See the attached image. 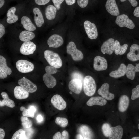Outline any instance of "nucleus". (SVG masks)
I'll use <instances>...</instances> for the list:
<instances>
[{
  "label": "nucleus",
  "mask_w": 139,
  "mask_h": 139,
  "mask_svg": "<svg viewBox=\"0 0 139 139\" xmlns=\"http://www.w3.org/2000/svg\"><path fill=\"white\" fill-rule=\"evenodd\" d=\"M45 70L46 73L43 76L44 82L47 87L52 88L56 85V81L51 75L57 72V68L51 66H48L46 67Z\"/></svg>",
  "instance_id": "obj_1"
},
{
  "label": "nucleus",
  "mask_w": 139,
  "mask_h": 139,
  "mask_svg": "<svg viewBox=\"0 0 139 139\" xmlns=\"http://www.w3.org/2000/svg\"><path fill=\"white\" fill-rule=\"evenodd\" d=\"M44 54V58L51 66L57 68L62 67V61L58 54L49 50H45Z\"/></svg>",
  "instance_id": "obj_2"
},
{
  "label": "nucleus",
  "mask_w": 139,
  "mask_h": 139,
  "mask_svg": "<svg viewBox=\"0 0 139 139\" xmlns=\"http://www.w3.org/2000/svg\"><path fill=\"white\" fill-rule=\"evenodd\" d=\"M83 89L85 94L88 96H92L95 94L96 85L94 79L91 76H86L83 79Z\"/></svg>",
  "instance_id": "obj_3"
},
{
  "label": "nucleus",
  "mask_w": 139,
  "mask_h": 139,
  "mask_svg": "<svg viewBox=\"0 0 139 139\" xmlns=\"http://www.w3.org/2000/svg\"><path fill=\"white\" fill-rule=\"evenodd\" d=\"M66 51L71 55L74 61H80L83 58V54L77 49L75 44L73 42L71 41L68 44L66 47Z\"/></svg>",
  "instance_id": "obj_4"
},
{
  "label": "nucleus",
  "mask_w": 139,
  "mask_h": 139,
  "mask_svg": "<svg viewBox=\"0 0 139 139\" xmlns=\"http://www.w3.org/2000/svg\"><path fill=\"white\" fill-rule=\"evenodd\" d=\"M116 24L121 27H126L130 29H134L135 25L128 16L125 14L118 16L115 21Z\"/></svg>",
  "instance_id": "obj_5"
},
{
  "label": "nucleus",
  "mask_w": 139,
  "mask_h": 139,
  "mask_svg": "<svg viewBox=\"0 0 139 139\" xmlns=\"http://www.w3.org/2000/svg\"><path fill=\"white\" fill-rule=\"evenodd\" d=\"M16 66L19 72L23 73L31 72L34 68V65L32 63L23 60L18 61L16 63Z\"/></svg>",
  "instance_id": "obj_6"
},
{
  "label": "nucleus",
  "mask_w": 139,
  "mask_h": 139,
  "mask_svg": "<svg viewBox=\"0 0 139 139\" xmlns=\"http://www.w3.org/2000/svg\"><path fill=\"white\" fill-rule=\"evenodd\" d=\"M84 25L88 38L92 40L96 39L98 37V33L95 24L86 20L84 22Z\"/></svg>",
  "instance_id": "obj_7"
},
{
  "label": "nucleus",
  "mask_w": 139,
  "mask_h": 139,
  "mask_svg": "<svg viewBox=\"0 0 139 139\" xmlns=\"http://www.w3.org/2000/svg\"><path fill=\"white\" fill-rule=\"evenodd\" d=\"M18 83L20 86L25 89L29 93H34L37 90L36 85L25 77L20 79L18 81Z\"/></svg>",
  "instance_id": "obj_8"
},
{
  "label": "nucleus",
  "mask_w": 139,
  "mask_h": 139,
  "mask_svg": "<svg viewBox=\"0 0 139 139\" xmlns=\"http://www.w3.org/2000/svg\"><path fill=\"white\" fill-rule=\"evenodd\" d=\"M107 60L104 57L97 56L94 59L93 67L95 70L98 71H103L107 68Z\"/></svg>",
  "instance_id": "obj_9"
},
{
  "label": "nucleus",
  "mask_w": 139,
  "mask_h": 139,
  "mask_svg": "<svg viewBox=\"0 0 139 139\" xmlns=\"http://www.w3.org/2000/svg\"><path fill=\"white\" fill-rule=\"evenodd\" d=\"M36 49V45L33 42L29 41L24 42L22 45L20 51L23 55H28L33 54Z\"/></svg>",
  "instance_id": "obj_10"
},
{
  "label": "nucleus",
  "mask_w": 139,
  "mask_h": 139,
  "mask_svg": "<svg viewBox=\"0 0 139 139\" xmlns=\"http://www.w3.org/2000/svg\"><path fill=\"white\" fill-rule=\"evenodd\" d=\"M51 101L55 108L60 110H64L66 107V103L65 101L61 96L58 94L53 96Z\"/></svg>",
  "instance_id": "obj_11"
},
{
  "label": "nucleus",
  "mask_w": 139,
  "mask_h": 139,
  "mask_svg": "<svg viewBox=\"0 0 139 139\" xmlns=\"http://www.w3.org/2000/svg\"><path fill=\"white\" fill-rule=\"evenodd\" d=\"M109 85L108 84H103L98 90V93L102 97L108 100L113 99L115 97L114 94L109 92Z\"/></svg>",
  "instance_id": "obj_12"
},
{
  "label": "nucleus",
  "mask_w": 139,
  "mask_h": 139,
  "mask_svg": "<svg viewBox=\"0 0 139 139\" xmlns=\"http://www.w3.org/2000/svg\"><path fill=\"white\" fill-rule=\"evenodd\" d=\"M105 7L107 11L112 15L117 16L120 14L115 0H107Z\"/></svg>",
  "instance_id": "obj_13"
},
{
  "label": "nucleus",
  "mask_w": 139,
  "mask_h": 139,
  "mask_svg": "<svg viewBox=\"0 0 139 139\" xmlns=\"http://www.w3.org/2000/svg\"><path fill=\"white\" fill-rule=\"evenodd\" d=\"M115 40L112 38H110L104 42L102 45L101 50L103 54L111 55L114 51Z\"/></svg>",
  "instance_id": "obj_14"
},
{
  "label": "nucleus",
  "mask_w": 139,
  "mask_h": 139,
  "mask_svg": "<svg viewBox=\"0 0 139 139\" xmlns=\"http://www.w3.org/2000/svg\"><path fill=\"white\" fill-rule=\"evenodd\" d=\"M127 58L132 61H136L139 60V45L134 44L131 45L130 51L127 55Z\"/></svg>",
  "instance_id": "obj_15"
},
{
  "label": "nucleus",
  "mask_w": 139,
  "mask_h": 139,
  "mask_svg": "<svg viewBox=\"0 0 139 139\" xmlns=\"http://www.w3.org/2000/svg\"><path fill=\"white\" fill-rule=\"evenodd\" d=\"M68 87L70 90L76 94H79L82 88V81L77 79H73L70 82Z\"/></svg>",
  "instance_id": "obj_16"
},
{
  "label": "nucleus",
  "mask_w": 139,
  "mask_h": 139,
  "mask_svg": "<svg viewBox=\"0 0 139 139\" xmlns=\"http://www.w3.org/2000/svg\"><path fill=\"white\" fill-rule=\"evenodd\" d=\"M63 40L60 36L54 34L51 36L47 40V44L50 47L57 48L63 43Z\"/></svg>",
  "instance_id": "obj_17"
},
{
  "label": "nucleus",
  "mask_w": 139,
  "mask_h": 139,
  "mask_svg": "<svg viewBox=\"0 0 139 139\" xmlns=\"http://www.w3.org/2000/svg\"><path fill=\"white\" fill-rule=\"evenodd\" d=\"M123 133V129L120 125L117 126L110 128L109 136V139H121Z\"/></svg>",
  "instance_id": "obj_18"
},
{
  "label": "nucleus",
  "mask_w": 139,
  "mask_h": 139,
  "mask_svg": "<svg viewBox=\"0 0 139 139\" xmlns=\"http://www.w3.org/2000/svg\"><path fill=\"white\" fill-rule=\"evenodd\" d=\"M29 93L20 86H16L14 90V96L18 99H23L27 98L29 95Z\"/></svg>",
  "instance_id": "obj_19"
},
{
  "label": "nucleus",
  "mask_w": 139,
  "mask_h": 139,
  "mask_svg": "<svg viewBox=\"0 0 139 139\" xmlns=\"http://www.w3.org/2000/svg\"><path fill=\"white\" fill-rule=\"evenodd\" d=\"M126 66L124 64L121 63L117 69L111 72L109 75L110 77L114 78L122 77L126 74Z\"/></svg>",
  "instance_id": "obj_20"
},
{
  "label": "nucleus",
  "mask_w": 139,
  "mask_h": 139,
  "mask_svg": "<svg viewBox=\"0 0 139 139\" xmlns=\"http://www.w3.org/2000/svg\"><path fill=\"white\" fill-rule=\"evenodd\" d=\"M107 102L106 100L102 97L97 96L91 97L87 101L86 104L89 106L94 105L103 106L105 105Z\"/></svg>",
  "instance_id": "obj_21"
},
{
  "label": "nucleus",
  "mask_w": 139,
  "mask_h": 139,
  "mask_svg": "<svg viewBox=\"0 0 139 139\" xmlns=\"http://www.w3.org/2000/svg\"><path fill=\"white\" fill-rule=\"evenodd\" d=\"M139 72V63L134 66L131 64H129L127 67L126 71V76L128 79L131 80L134 79L135 73Z\"/></svg>",
  "instance_id": "obj_22"
},
{
  "label": "nucleus",
  "mask_w": 139,
  "mask_h": 139,
  "mask_svg": "<svg viewBox=\"0 0 139 139\" xmlns=\"http://www.w3.org/2000/svg\"><path fill=\"white\" fill-rule=\"evenodd\" d=\"M129 100L128 97L126 95H122L120 98L118 108L121 112L125 111L127 109L129 104Z\"/></svg>",
  "instance_id": "obj_23"
},
{
  "label": "nucleus",
  "mask_w": 139,
  "mask_h": 139,
  "mask_svg": "<svg viewBox=\"0 0 139 139\" xmlns=\"http://www.w3.org/2000/svg\"><path fill=\"white\" fill-rule=\"evenodd\" d=\"M34 14V20L36 25L38 27H40L43 24L44 21L42 13L38 8L35 7L33 9Z\"/></svg>",
  "instance_id": "obj_24"
},
{
  "label": "nucleus",
  "mask_w": 139,
  "mask_h": 139,
  "mask_svg": "<svg viewBox=\"0 0 139 139\" xmlns=\"http://www.w3.org/2000/svg\"><path fill=\"white\" fill-rule=\"evenodd\" d=\"M128 47L127 44L121 45L119 42L117 40L115 41L114 51L116 55H122L126 52Z\"/></svg>",
  "instance_id": "obj_25"
},
{
  "label": "nucleus",
  "mask_w": 139,
  "mask_h": 139,
  "mask_svg": "<svg viewBox=\"0 0 139 139\" xmlns=\"http://www.w3.org/2000/svg\"><path fill=\"white\" fill-rule=\"evenodd\" d=\"M21 23L24 28L27 31L32 32L36 29L35 26L32 23L30 19L27 17H22L21 19Z\"/></svg>",
  "instance_id": "obj_26"
},
{
  "label": "nucleus",
  "mask_w": 139,
  "mask_h": 139,
  "mask_svg": "<svg viewBox=\"0 0 139 139\" xmlns=\"http://www.w3.org/2000/svg\"><path fill=\"white\" fill-rule=\"evenodd\" d=\"M35 37V34L33 32L28 31H22L19 35V39L22 41L24 42L29 41Z\"/></svg>",
  "instance_id": "obj_27"
},
{
  "label": "nucleus",
  "mask_w": 139,
  "mask_h": 139,
  "mask_svg": "<svg viewBox=\"0 0 139 139\" xmlns=\"http://www.w3.org/2000/svg\"><path fill=\"white\" fill-rule=\"evenodd\" d=\"M79 131L80 134L82 135L84 139H91L93 137L92 131L86 126H81L79 128Z\"/></svg>",
  "instance_id": "obj_28"
},
{
  "label": "nucleus",
  "mask_w": 139,
  "mask_h": 139,
  "mask_svg": "<svg viewBox=\"0 0 139 139\" xmlns=\"http://www.w3.org/2000/svg\"><path fill=\"white\" fill-rule=\"evenodd\" d=\"M16 8L14 7H12L10 8L8 11L7 14V22L9 24L14 23L18 20V16L15 14Z\"/></svg>",
  "instance_id": "obj_29"
},
{
  "label": "nucleus",
  "mask_w": 139,
  "mask_h": 139,
  "mask_svg": "<svg viewBox=\"0 0 139 139\" xmlns=\"http://www.w3.org/2000/svg\"><path fill=\"white\" fill-rule=\"evenodd\" d=\"M56 8L52 5H48L46 7L45 11V14L46 18L49 20L54 19L56 13Z\"/></svg>",
  "instance_id": "obj_30"
},
{
  "label": "nucleus",
  "mask_w": 139,
  "mask_h": 139,
  "mask_svg": "<svg viewBox=\"0 0 139 139\" xmlns=\"http://www.w3.org/2000/svg\"><path fill=\"white\" fill-rule=\"evenodd\" d=\"M21 111H22L23 116L31 118L34 116V113L36 110L35 107L33 106H31L29 109H27L23 106H21L20 108Z\"/></svg>",
  "instance_id": "obj_31"
},
{
  "label": "nucleus",
  "mask_w": 139,
  "mask_h": 139,
  "mask_svg": "<svg viewBox=\"0 0 139 139\" xmlns=\"http://www.w3.org/2000/svg\"><path fill=\"white\" fill-rule=\"evenodd\" d=\"M0 68L5 72L7 75H10L12 73L11 69L7 64L6 59L2 56H0Z\"/></svg>",
  "instance_id": "obj_32"
},
{
  "label": "nucleus",
  "mask_w": 139,
  "mask_h": 139,
  "mask_svg": "<svg viewBox=\"0 0 139 139\" xmlns=\"http://www.w3.org/2000/svg\"><path fill=\"white\" fill-rule=\"evenodd\" d=\"M25 131L22 129H19L16 131L13 135L12 139H26Z\"/></svg>",
  "instance_id": "obj_33"
},
{
  "label": "nucleus",
  "mask_w": 139,
  "mask_h": 139,
  "mask_svg": "<svg viewBox=\"0 0 139 139\" xmlns=\"http://www.w3.org/2000/svg\"><path fill=\"white\" fill-rule=\"evenodd\" d=\"M55 123L61 127H65L67 126L68 122L65 118L57 117L55 119Z\"/></svg>",
  "instance_id": "obj_34"
},
{
  "label": "nucleus",
  "mask_w": 139,
  "mask_h": 139,
  "mask_svg": "<svg viewBox=\"0 0 139 139\" xmlns=\"http://www.w3.org/2000/svg\"><path fill=\"white\" fill-rule=\"evenodd\" d=\"M20 119L22 122L21 125L24 128H28L32 126V121L29 120L27 117L24 116H21Z\"/></svg>",
  "instance_id": "obj_35"
},
{
  "label": "nucleus",
  "mask_w": 139,
  "mask_h": 139,
  "mask_svg": "<svg viewBox=\"0 0 139 139\" xmlns=\"http://www.w3.org/2000/svg\"><path fill=\"white\" fill-rule=\"evenodd\" d=\"M111 127L110 125L108 123H104L102 126V130L104 136L106 137H108Z\"/></svg>",
  "instance_id": "obj_36"
},
{
  "label": "nucleus",
  "mask_w": 139,
  "mask_h": 139,
  "mask_svg": "<svg viewBox=\"0 0 139 139\" xmlns=\"http://www.w3.org/2000/svg\"><path fill=\"white\" fill-rule=\"evenodd\" d=\"M139 98V85L133 88L132 91L131 98L132 100H134Z\"/></svg>",
  "instance_id": "obj_37"
},
{
  "label": "nucleus",
  "mask_w": 139,
  "mask_h": 139,
  "mask_svg": "<svg viewBox=\"0 0 139 139\" xmlns=\"http://www.w3.org/2000/svg\"><path fill=\"white\" fill-rule=\"evenodd\" d=\"M6 105L10 108H13L15 106V104L14 101L8 98L3 99L2 101Z\"/></svg>",
  "instance_id": "obj_38"
},
{
  "label": "nucleus",
  "mask_w": 139,
  "mask_h": 139,
  "mask_svg": "<svg viewBox=\"0 0 139 139\" xmlns=\"http://www.w3.org/2000/svg\"><path fill=\"white\" fill-rule=\"evenodd\" d=\"M77 2L78 5L80 7L84 8L87 6L88 0H77Z\"/></svg>",
  "instance_id": "obj_39"
},
{
  "label": "nucleus",
  "mask_w": 139,
  "mask_h": 139,
  "mask_svg": "<svg viewBox=\"0 0 139 139\" xmlns=\"http://www.w3.org/2000/svg\"><path fill=\"white\" fill-rule=\"evenodd\" d=\"M71 76L72 79H77L81 80L82 81L83 79V77L82 74L77 72H75L72 73L71 74Z\"/></svg>",
  "instance_id": "obj_40"
},
{
  "label": "nucleus",
  "mask_w": 139,
  "mask_h": 139,
  "mask_svg": "<svg viewBox=\"0 0 139 139\" xmlns=\"http://www.w3.org/2000/svg\"><path fill=\"white\" fill-rule=\"evenodd\" d=\"M64 0H52L55 7L58 10L60 8V5Z\"/></svg>",
  "instance_id": "obj_41"
},
{
  "label": "nucleus",
  "mask_w": 139,
  "mask_h": 139,
  "mask_svg": "<svg viewBox=\"0 0 139 139\" xmlns=\"http://www.w3.org/2000/svg\"><path fill=\"white\" fill-rule=\"evenodd\" d=\"M36 3L39 5H44L48 3L50 0H34Z\"/></svg>",
  "instance_id": "obj_42"
},
{
  "label": "nucleus",
  "mask_w": 139,
  "mask_h": 139,
  "mask_svg": "<svg viewBox=\"0 0 139 139\" xmlns=\"http://www.w3.org/2000/svg\"><path fill=\"white\" fill-rule=\"evenodd\" d=\"M61 136L62 139H68L69 135L68 132L66 130H64L62 133Z\"/></svg>",
  "instance_id": "obj_43"
},
{
  "label": "nucleus",
  "mask_w": 139,
  "mask_h": 139,
  "mask_svg": "<svg viewBox=\"0 0 139 139\" xmlns=\"http://www.w3.org/2000/svg\"><path fill=\"white\" fill-rule=\"evenodd\" d=\"M7 75L6 73L0 68V78L4 79L6 78L7 77Z\"/></svg>",
  "instance_id": "obj_44"
},
{
  "label": "nucleus",
  "mask_w": 139,
  "mask_h": 139,
  "mask_svg": "<svg viewBox=\"0 0 139 139\" xmlns=\"http://www.w3.org/2000/svg\"><path fill=\"white\" fill-rule=\"evenodd\" d=\"M5 31L4 26L2 24H0V38H1L5 34Z\"/></svg>",
  "instance_id": "obj_45"
},
{
  "label": "nucleus",
  "mask_w": 139,
  "mask_h": 139,
  "mask_svg": "<svg viewBox=\"0 0 139 139\" xmlns=\"http://www.w3.org/2000/svg\"><path fill=\"white\" fill-rule=\"evenodd\" d=\"M121 2H124L127 0H120ZM129 1L132 6L135 7L138 4V2L136 0H128Z\"/></svg>",
  "instance_id": "obj_46"
},
{
  "label": "nucleus",
  "mask_w": 139,
  "mask_h": 139,
  "mask_svg": "<svg viewBox=\"0 0 139 139\" xmlns=\"http://www.w3.org/2000/svg\"><path fill=\"white\" fill-rule=\"evenodd\" d=\"M53 139H61V134L60 132L56 133L53 136Z\"/></svg>",
  "instance_id": "obj_47"
},
{
  "label": "nucleus",
  "mask_w": 139,
  "mask_h": 139,
  "mask_svg": "<svg viewBox=\"0 0 139 139\" xmlns=\"http://www.w3.org/2000/svg\"><path fill=\"white\" fill-rule=\"evenodd\" d=\"M133 14L136 17H139V6L135 8L133 12Z\"/></svg>",
  "instance_id": "obj_48"
},
{
  "label": "nucleus",
  "mask_w": 139,
  "mask_h": 139,
  "mask_svg": "<svg viewBox=\"0 0 139 139\" xmlns=\"http://www.w3.org/2000/svg\"><path fill=\"white\" fill-rule=\"evenodd\" d=\"M5 136V133L4 130L2 128L0 129V139H4Z\"/></svg>",
  "instance_id": "obj_49"
},
{
  "label": "nucleus",
  "mask_w": 139,
  "mask_h": 139,
  "mask_svg": "<svg viewBox=\"0 0 139 139\" xmlns=\"http://www.w3.org/2000/svg\"><path fill=\"white\" fill-rule=\"evenodd\" d=\"M66 2L68 5H72L75 2L76 0H65Z\"/></svg>",
  "instance_id": "obj_50"
},
{
  "label": "nucleus",
  "mask_w": 139,
  "mask_h": 139,
  "mask_svg": "<svg viewBox=\"0 0 139 139\" xmlns=\"http://www.w3.org/2000/svg\"><path fill=\"white\" fill-rule=\"evenodd\" d=\"M37 120L39 122H42L43 120L42 116L40 115H38L37 117Z\"/></svg>",
  "instance_id": "obj_51"
},
{
  "label": "nucleus",
  "mask_w": 139,
  "mask_h": 139,
  "mask_svg": "<svg viewBox=\"0 0 139 139\" xmlns=\"http://www.w3.org/2000/svg\"><path fill=\"white\" fill-rule=\"evenodd\" d=\"M1 95L3 99L8 98L9 97L7 94L5 92H2L1 93Z\"/></svg>",
  "instance_id": "obj_52"
},
{
  "label": "nucleus",
  "mask_w": 139,
  "mask_h": 139,
  "mask_svg": "<svg viewBox=\"0 0 139 139\" xmlns=\"http://www.w3.org/2000/svg\"><path fill=\"white\" fill-rule=\"evenodd\" d=\"M5 3L4 0H0V8H1L3 5Z\"/></svg>",
  "instance_id": "obj_53"
},
{
  "label": "nucleus",
  "mask_w": 139,
  "mask_h": 139,
  "mask_svg": "<svg viewBox=\"0 0 139 139\" xmlns=\"http://www.w3.org/2000/svg\"><path fill=\"white\" fill-rule=\"evenodd\" d=\"M77 139H84L82 135L80 134H77L76 136Z\"/></svg>",
  "instance_id": "obj_54"
},
{
  "label": "nucleus",
  "mask_w": 139,
  "mask_h": 139,
  "mask_svg": "<svg viewBox=\"0 0 139 139\" xmlns=\"http://www.w3.org/2000/svg\"><path fill=\"white\" fill-rule=\"evenodd\" d=\"M5 105L3 102L1 101H0V107H2Z\"/></svg>",
  "instance_id": "obj_55"
},
{
  "label": "nucleus",
  "mask_w": 139,
  "mask_h": 139,
  "mask_svg": "<svg viewBox=\"0 0 139 139\" xmlns=\"http://www.w3.org/2000/svg\"><path fill=\"white\" fill-rule=\"evenodd\" d=\"M131 139H139V137H133Z\"/></svg>",
  "instance_id": "obj_56"
},
{
  "label": "nucleus",
  "mask_w": 139,
  "mask_h": 139,
  "mask_svg": "<svg viewBox=\"0 0 139 139\" xmlns=\"http://www.w3.org/2000/svg\"><path fill=\"white\" fill-rule=\"evenodd\" d=\"M138 129H139V124H138Z\"/></svg>",
  "instance_id": "obj_57"
}]
</instances>
